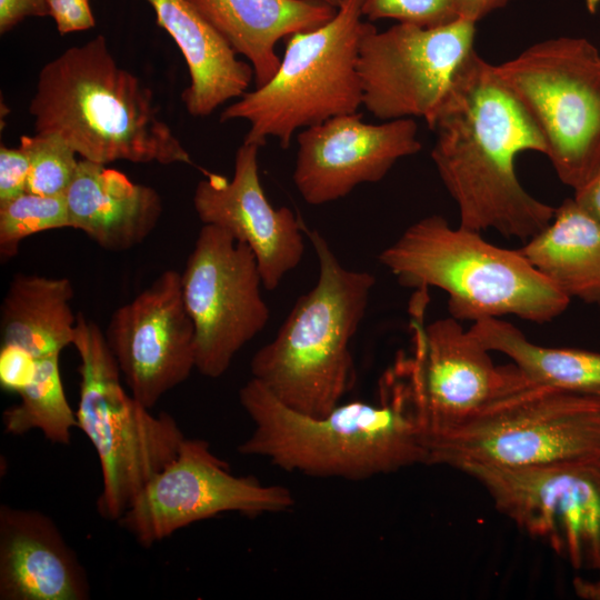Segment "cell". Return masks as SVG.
I'll use <instances>...</instances> for the list:
<instances>
[{
	"instance_id": "22",
	"label": "cell",
	"mask_w": 600,
	"mask_h": 600,
	"mask_svg": "<svg viewBox=\"0 0 600 600\" xmlns=\"http://www.w3.org/2000/svg\"><path fill=\"white\" fill-rule=\"evenodd\" d=\"M520 251L568 298L600 303V222L573 198Z\"/></svg>"
},
{
	"instance_id": "17",
	"label": "cell",
	"mask_w": 600,
	"mask_h": 600,
	"mask_svg": "<svg viewBox=\"0 0 600 600\" xmlns=\"http://www.w3.org/2000/svg\"><path fill=\"white\" fill-rule=\"evenodd\" d=\"M257 144L242 143L234 158L231 179L208 172L193 193V207L203 224L229 231L256 256L262 286L274 290L301 261L303 223L287 207L269 202L259 178Z\"/></svg>"
},
{
	"instance_id": "29",
	"label": "cell",
	"mask_w": 600,
	"mask_h": 600,
	"mask_svg": "<svg viewBox=\"0 0 600 600\" xmlns=\"http://www.w3.org/2000/svg\"><path fill=\"white\" fill-rule=\"evenodd\" d=\"M37 360L23 349L1 344L0 349V384L9 392L19 393L33 379Z\"/></svg>"
},
{
	"instance_id": "7",
	"label": "cell",
	"mask_w": 600,
	"mask_h": 600,
	"mask_svg": "<svg viewBox=\"0 0 600 600\" xmlns=\"http://www.w3.org/2000/svg\"><path fill=\"white\" fill-rule=\"evenodd\" d=\"M363 1L342 0L331 20L287 38L274 76L224 108L220 120L248 121L243 143L261 148L274 138L286 149L298 131L360 111L358 56L370 24Z\"/></svg>"
},
{
	"instance_id": "12",
	"label": "cell",
	"mask_w": 600,
	"mask_h": 600,
	"mask_svg": "<svg viewBox=\"0 0 600 600\" xmlns=\"http://www.w3.org/2000/svg\"><path fill=\"white\" fill-rule=\"evenodd\" d=\"M254 253L229 231L203 224L183 272L182 297L196 331V369L219 378L261 332L269 308Z\"/></svg>"
},
{
	"instance_id": "11",
	"label": "cell",
	"mask_w": 600,
	"mask_h": 600,
	"mask_svg": "<svg viewBox=\"0 0 600 600\" xmlns=\"http://www.w3.org/2000/svg\"><path fill=\"white\" fill-rule=\"evenodd\" d=\"M476 23L458 18L437 27L371 22L359 47L362 106L382 121L422 118L429 126L476 52Z\"/></svg>"
},
{
	"instance_id": "14",
	"label": "cell",
	"mask_w": 600,
	"mask_h": 600,
	"mask_svg": "<svg viewBox=\"0 0 600 600\" xmlns=\"http://www.w3.org/2000/svg\"><path fill=\"white\" fill-rule=\"evenodd\" d=\"M104 336L130 393L151 409L196 369V331L183 301L181 273L162 272L119 307Z\"/></svg>"
},
{
	"instance_id": "6",
	"label": "cell",
	"mask_w": 600,
	"mask_h": 600,
	"mask_svg": "<svg viewBox=\"0 0 600 600\" xmlns=\"http://www.w3.org/2000/svg\"><path fill=\"white\" fill-rule=\"evenodd\" d=\"M427 464L529 467L600 458V397L527 378L513 363L476 413L427 438Z\"/></svg>"
},
{
	"instance_id": "25",
	"label": "cell",
	"mask_w": 600,
	"mask_h": 600,
	"mask_svg": "<svg viewBox=\"0 0 600 600\" xmlns=\"http://www.w3.org/2000/svg\"><path fill=\"white\" fill-rule=\"evenodd\" d=\"M59 357L37 359L32 381L18 393L20 402L2 413L7 433L22 436L39 430L52 443H70L78 421L63 390Z\"/></svg>"
},
{
	"instance_id": "5",
	"label": "cell",
	"mask_w": 600,
	"mask_h": 600,
	"mask_svg": "<svg viewBox=\"0 0 600 600\" xmlns=\"http://www.w3.org/2000/svg\"><path fill=\"white\" fill-rule=\"evenodd\" d=\"M480 233L432 214L409 226L378 259L404 287L443 290L450 317L459 321L516 316L543 323L568 308L571 299L520 249L492 244Z\"/></svg>"
},
{
	"instance_id": "33",
	"label": "cell",
	"mask_w": 600,
	"mask_h": 600,
	"mask_svg": "<svg viewBox=\"0 0 600 600\" xmlns=\"http://www.w3.org/2000/svg\"><path fill=\"white\" fill-rule=\"evenodd\" d=\"M573 199L600 222V169L584 184L574 190Z\"/></svg>"
},
{
	"instance_id": "2",
	"label": "cell",
	"mask_w": 600,
	"mask_h": 600,
	"mask_svg": "<svg viewBox=\"0 0 600 600\" xmlns=\"http://www.w3.org/2000/svg\"><path fill=\"white\" fill-rule=\"evenodd\" d=\"M239 401L254 428L238 451L288 472L357 481L428 462L424 423L400 361L381 381L379 404L349 402L314 417L286 406L254 378Z\"/></svg>"
},
{
	"instance_id": "34",
	"label": "cell",
	"mask_w": 600,
	"mask_h": 600,
	"mask_svg": "<svg viewBox=\"0 0 600 600\" xmlns=\"http://www.w3.org/2000/svg\"><path fill=\"white\" fill-rule=\"evenodd\" d=\"M458 17L477 23L494 10L506 7L511 0H454Z\"/></svg>"
},
{
	"instance_id": "23",
	"label": "cell",
	"mask_w": 600,
	"mask_h": 600,
	"mask_svg": "<svg viewBox=\"0 0 600 600\" xmlns=\"http://www.w3.org/2000/svg\"><path fill=\"white\" fill-rule=\"evenodd\" d=\"M72 298L68 278L16 274L0 308L1 344L17 346L36 360L60 356L73 344Z\"/></svg>"
},
{
	"instance_id": "19",
	"label": "cell",
	"mask_w": 600,
	"mask_h": 600,
	"mask_svg": "<svg viewBox=\"0 0 600 600\" xmlns=\"http://www.w3.org/2000/svg\"><path fill=\"white\" fill-rule=\"evenodd\" d=\"M64 196L71 228L110 251H124L142 243L162 214L157 190L84 159L79 160Z\"/></svg>"
},
{
	"instance_id": "26",
	"label": "cell",
	"mask_w": 600,
	"mask_h": 600,
	"mask_svg": "<svg viewBox=\"0 0 600 600\" xmlns=\"http://www.w3.org/2000/svg\"><path fill=\"white\" fill-rule=\"evenodd\" d=\"M62 228H71L64 194L23 192L0 201L1 261L14 258L21 241L26 238Z\"/></svg>"
},
{
	"instance_id": "36",
	"label": "cell",
	"mask_w": 600,
	"mask_h": 600,
	"mask_svg": "<svg viewBox=\"0 0 600 600\" xmlns=\"http://www.w3.org/2000/svg\"><path fill=\"white\" fill-rule=\"evenodd\" d=\"M314 1L328 4V6L337 9L342 0H314Z\"/></svg>"
},
{
	"instance_id": "16",
	"label": "cell",
	"mask_w": 600,
	"mask_h": 600,
	"mask_svg": "<svg viewBox=\"0 0 600 600\" xmlns=\"http://www.w3.org/2000/svg\"><path fill=\"white\" fill-rule=\"evenodd\" d=\"M429 436L469 418L504 387L511 364L496 366L480 341L449 317L420 328L414 351L406 358Z\"/></svg>"
},
{
	"instance_id": "13",
	"label": "cell",
	"mask_w": 600,
	"mask_h": 600,
	"mask_svg": "<svg viewBox=\"0 0 600 600\" xmlns=\"http://www.w3.org/2000/svg\"><path fill=\"white\" fill-rule=\"evenodd\" d=\"M291 491L231 473L207 441L184 439L177 457L140 491L118 520L143 547L226 512L254 517L289 510Z\"/></svg>"
},
{
	"instance_id": "27",
	"label": "cell",
	"mask_w": 600,
	"mask_h": 600,
	"mask_svg": "<svg viewBox=\"0 0 600 600\" xmlns=\"http://www.w3.org/2000/svg\"><path fill=\"white\" fill-rule=\"evenodd\" d=\"M19 147L30 162L27 192L64 194L79 164L72 147L58 133L21 136Z\"/></svg>"
},
{
	"instance_id": "21",
	"label": "cell",
	"mask_w": 600,
	"mask_h": 600,
	"mask_svg": "<svg viewBox=\"0 0 600 600\" xmlns=\"http://www.w3.org/2000/svg\"><path fill=\"white\" fill-rule=\"evenodd\" d=\"M157 23L180 49L190 84L182 98L193 117H207L221 104L240 98L253 80L249 62L237 53L189 0H146Z\"/></svg>"
},
{
	"instance_id": "8",
	"label": "cell",
	"mask_w": 600,
	"mask_h": 600,
	"mask_svg": "<svg viewBox=\"0 0 600 600\" xmlns=\"http://www.w3.org/2000/svg\"><path fill=\"white\" fill-rule=\"evenodd\" d=\"M72 346L80 358L78 428L94 448L101 469L97 509L102 518L119 520L177 457L186 437L172 416L152 414L123 389L104 333L80 313Z\"/></svg>"
},
{
	"instance_id": "35",
	"label": "cell",
	"mask_w": 600,
	"mask_h": 600,
	"mask_svg": "<svg viewBox=\"0 0 600 600\" xmlns=\"http://www.w3.org/2000/svg\"><path fill=\"white\" fill-rule=\"evenodd\" d=\"M576 596L583 600H600V578L596 580L576 577L572 581Z\"/></svg>"
},
{
	"instance_id": "18",
	"label": "cell",
	"mask_w": 600,
	"mask_h": 600,
	"mask_svg": "<svg viewBox=\"0 0 600 600\" xmlns=\"http://www.w3.org/2000/svg\"><path fill=\"white\" fill-rule=\"evenodd\" d=\"M86 570L52 519L0 507V599L87 600Z\"/></svg>"
},
{
	"instance_id": "4",
	"label": "cell",
	"mask_w": 600,
	"mask_h": 600,
	"mask_svg": "<svg viewBox=\"0 0 600 600\" xmlns=\"http://www.w3.org/2000/svg\"><path fill=\"white\" fill-rule=\"evenodd\" d=\"M303 231L318 258L316 286L301 296L274 339L251 359L252 378L282 403L320 417L334 409L354 382L350 341L361 323L374 277L341 266L317 230Z\"/></svg>"
},
{
	"instance_id": "9",
	"label": "cell",
	"mask_w": 600,
	"mask_h": 600,
	"mask_svg": "<svg viewBox=\"0 0 600 600\" xmlns=\"http://www.w3.org/2000/svg\"><path fill=\"white\" fill-rule=\"evenodd\" d=\"M496 70L538 129L558 178L580 188L600 169L598 49L584 38H551Z\"/></svg>"
},
{
	"instance_id": "31",
	"label": "cell",
	"mask_w": 600,
	"mask_h": 600,
	"mask_svg": "<svg viewBox=\"0 0 600 600\" xmlns=\"http://www.w3.org/2000/svg\"><path fill=\"white\" fill-rule=\"evenodd\" d=\"M47 6L60 34L86 31L96 26L89 0H47Z\"/></svg>"
},
{
	"instance_id": "20",
	"label": "cell",
	"mask_w": 600,
	"mask_h": 600,
	"mask_svg": "<svg viewBox=\"0 0 600 600\" xmlns=\"http://www.w3.org/2000/svg\"><path fill=\"white\" fill-rule=\"evenodd\" d=\"M237 54L248 59L256 87L277 72L281 39L316 29L334 8L314 0H189Z\"/></svg>"
},
{
	"instance_id": "15",
	"label": "cell",
	"mask_w": 600,
	"mask_h": 600,
	"mask_svg": "<svg viewBox=\"0 0 600 600\" xmlns=\"http://www.w3.org/2000/svg\"><path fill=\"white\" fill-rule=\"evenodd\" d=\"M293 183L311 206L337 201L362 183L382 180L422 146L413 118L366 123L360 111L332 117L297 134Z\"/></svg>"
},
{
	"instance_id": "24",
	"label": "cell",
	"mask_w": 600,
	"mask_h": 600,
	"mask_svg": "<svg viewBox=\"0 0 600 600\" xmlns=\"http://www.w3.org/2000/svg\"><path fill=\"white\" fill-rule=\"evenodd\" d=\"M469 330L487 350L510 358L530 380L600 397V352L533 343L512 323L500 318L480 319Z\"/></svg>"
},
{
	"instance_id": "1",
	"label": "cell",
	"mask_w": 600,
	"mask_h": 600,
	"mask_svg": "<svg viewBox=\"0 0 600 600\" xmlns=\"http://www.w3.org/2000/svg\"><path fill=\"white\" fill-rule=\"evenodd\" d=\"M428 127L437 133L431 159L459 226L528 241L550 223L556 208L531 196L516 172L518 154H544V141L496 66L474 52Z\"/></svg>"
},
{
	"instance_id": "30",
	"label": "cell",
	"mask_w": 600,
	"mask_h": 600,
	"mask_svg": "<svg viewBox=\"0 0 600 600\" xmlns=\"http://www.w3.org/2000/svg\"><path fill=\"white\" fill-rule=\"evenodd\" d=\"M30 162L28 154L20 148H0V201L27 192Z\"/></svg>"
},
{
	"instance_id": "3",
	"label": "cell",
	"mask_w": 600,
	"mask_h": 600,
	"mask_svg": "<svg viewBox=\"0 0 600 600\" xmlns=\"http://www.w3.org/2000/svg\"><path fill=\"white\" fill-rule=\"evenodd\" d=\"M29 112L37 133H58L88 161L193 166L152 91L117 63L102 34L41 68Z\"/></svg>"
},
{
	"instance_id": "28",
	"label": "cell",
	"mask_w": 600,
	"mask_h": 600,
	"mask_svg": "<svg viewBox=\"0 0 600 600\" xmlns=\"http://www.w3.org/2000/svg\"><path fill=\"white\" fill-rule=\"evenodd\" d=\"M362 12L370 22L393 19L421 27L442 26L459 18L454 0H364Z\"/></svg>"
},
{
	"instance_id": "32",
	"label": "cell",
	"mask_w": 600,
	"mask_h": 600,
	"mask_svg": "<svg viewBox=\"0 0 600 600\" xmlns=\"http://www.w3.org/2000/svg\"><path fill=\"white\" fill-rule=\"evenodd\" d=\"M47 16V0H0V33L9 32L29 17Z\"/></svg>"
},
{
	"instance_id": "10",
	"label": "cell",
	"mask_w": 600,
	"mask_h": 600,
	"mask_svg": "<svg viewBox=\"0 0 600 600\" xmlns=\"http://www.w3.org/2000/svg\"><path fill=\"white\" fill-rule=\"evenodd\" d=\"M457 470L571 567L600 571V458L529 467L466 463Z\"/></svg>"
}]
</instances>
